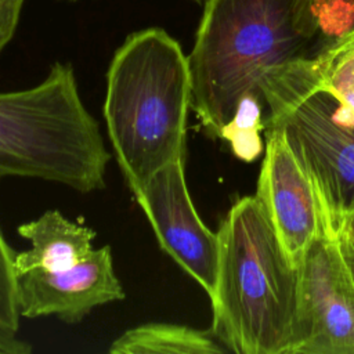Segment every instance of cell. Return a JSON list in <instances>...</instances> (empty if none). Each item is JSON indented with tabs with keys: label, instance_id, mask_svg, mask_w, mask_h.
<instances>
[{
	"label": "cell",
	"instance_id": "cell-13",
	"mask_svg": "<svg viewBox=\"0 0 354 354\" xmlns=\"http://www.w3.org/2000/svg\"><path fill=\"white\" fill-rule=\"evenodd\" d=\"M322 83L354 109V32L313 57Z\"/></svg>",
	"mask_w": 354,
	"mask_h": 354
},
{
	"label": "cell",
	"instance_id": "cell-17",
	"mask_svg": "<svg viewBox=\"0 0 354 354\" xmlns=\"http://www.w3.org/2000/svg\"><path fill=\"white\" fill-rule=\"evenodd\" d=\"M32 346L18 337V332L0 325V354H29Z\"/></svg>",
	"mask_w": 354,
	"mask_h": 354
},
{
	"label": "cell",
	"instance_id": "cell-14",
	"mask_svg": "<svg viewBox=\"0 0 354 354\" xmlns=\"http://www.w3.org/2000/svg\"><path fill=\"white\" fill-rule=\"evenodd\" d=\"M306 12L319 37V51L354 32V0H306Z\"/></svg>",
	"mask_w": 354,
	"mask_h": 354
},
{
	"label": "cell",
	"instance_id": "cell-8",
	"mask_svg": "<svg viewBox=\"0 0 354 354\" xmlns=\"http://www.w3.org/2000/svg\"><path fill=\"white\" fill-rule=\"evenodd\" d=\"M267 130L256 196L292 261L299 267L314 239L328 232L314 188L283 134L274 127Z\"/></svg>",
	"mask_w": 354,
	"mask_h": 354
},
{
	"label": "cell",
	"instance_id": "cell-6",
	"mask_svg": "<svg viewBox=\"0 0 354 354\" xmlns=\"http://www.w3.org/2000/svg\"><path fill=\"white\" fill-rule=\"evenodd\" d=\"M296 354H354V279L339 238L321 234L300 266Z\"/></svg>",
	"mask_w": 354,
	"mask_h": 354
},
{
	"label": "cell",
	"instance_id": "cell-2",
	"mask_svg": "<svg viewBox=\"0 0 354 354\" xmlns=\"http://www.w3.org/2000/svg\"><path fill=\"white\" fill-rule=\"evenodd\" d=\"M217 236L212 335L236 354H296L299 267L256 195L230 207Z\"/></svg>",
	"mask_w": 354,
	"mask_h": 354
},
{
	"label": "cell",
	"instance_id": "cell-16",
	"mask_svg": "<svg viewBox=\"0 0 354 354\" xmlns=\"http://www.w3.org/2000/svg\"><path fill=\"white\" fill-rule=\"evenodd\" d=\"M25 0H0V51L12 39Z\"/></svg>",
	"mask_w": 354,
	"mask_h": 354
},
{
	"label": "cell",
	"instance_id": "cell-1",
	"mask_svg": "<svg viewBox=\"0 0 354 354\" xmlns=\"http://www.w3.org/2000/svg\"><path fill=\"white\" fill-rule=\"evenodd\" d=\"M319 39L306 0H206L187 55L191 109L213 137L246 94L263 95L264 77L315 57Z\"/></svg>",
	"mask_w": 354,
	"mask_h": 354
},
{
	"label": "cell",
	"instance_id": "cell-7",
	"mask_svg": "<svg viewBox=\"0 0 354 354\" xmlns=\"http://www.w3.org/2000/svg\"><path fill=\"white\" fill-rule=\"evenodd\" d=\"M159 248L210 296L216 285L218 236L201 220L188 192L184 159L156 171L134 196Z\"/></svg>",
	"mask_w": 354,
	"mask_h": 354
},
{
	"label": "cell",
	"instance_id": "cell-19",
	"mask_svg": "<svg viewBox=\"0 0 354 354\" xmlns=\"http://www.w3.org/2000/svg\"><path fill=\"white\" fill-rule=\"evenodd\" d=\"M343 232H346L348 236H351L354 239V214L348 217L346 225H344V230Z\"/></svg>",
	"mask_w": 354,
	"mask_h": 354
},
{
	"label": "cell",
	"instance_id": "cell-20",
	"mask_svg": "<svg viewBox=\"0 0 354 354\" xmlns=\"http://www.w3.org/2000/svg\"><path fill=\"white\" fill-rule=\"evenodd\" d=\"M195 1H198V3H203V1H206V0H195Z\"/></svg>",
	"mask_w": 354,
	"mask_h": 354
},
{
	"label": "cell",
	"instance_id": "cell-10",
	"mask_svg": "<svg viewBox=\"0 0 354 354\" xmlns=\"http://www.w3.org/2000/svg\"><path fill=\"white\" fill-rule=\"evenodd\" d=\"M18 234L32 245L29 250L15 253L14 271H61L84 260L93 250L95 232L66 218L58 210H47L36 220L18 227Z\"/></svg>",
	"mask_w": 354,
	"mask_h": 354
},
{
	"label": "cell",
	"instance_id": "cell-11",
	"mask_svg": "<svg viewBox=\"0 0 354 354\" xmlns=\"http://www.w3.org/2000/svg\"><path fill=\"white\" fill-rule=\"evenodd\" d=\"M112 354H218L221 347L207 332L171 322H147L124 330L109 348Z\"/></svg>",
	"mask_w": 354,
	"mask_h": 354
},
{
	"label": "cell",
	"instance_id": "cell-18",
	"mask_svg": "<svg viewBox=\"0 0 354 354\" xmlns=\"http://www.w3.org/2000/svg\"><path fill=\"white\" fill-rule=\"evenodd\" d=\"M339 243H340L343 257H344L347 267L354 279V239L351 236H348L346 232H342L339 235Z\"/></svg>",
	"mask_w": 354,
	"mask_h": 354
},
{
	"label": "cell",
	"instance_id": "cell-3",
	"mask_svg": "<svg viewBox=\"0 0 354 354\" xmlns=\"http://www.w3.org/2000/svg\"><path fill=\"white\" fill-rule=\"evenodd\" d=\"M188 109L189 66L178 41L160 28L129 35L106 72L102 113L134 196L156 171L184 159Z\"/></svg>",
	"mask_w": 354,
	"mask_h": 354
},
{
	"label": "cell",
	"instance_id": "cell-15",
	"mask_svg": "<svg viewBox=\"0 0 354 354\" xmlns=\"http://www.w3.org/2000/svg\"><path fill=\"white\" fill-rule=\"evenodd\" d=\"M1 178V176H0ZM15 252L0 231V325L18 332L19 310L17 304V275L14 271Z\"/></svg>",
	"mask_w": 354,
	"mask_h": 354
},
{
	"label": "cell",
	"instance_id": "cell-4",
	"mask_svg": "<svg viewBox=\"0 0 354 354\" xmlns=\"http://www.w3.org/2000/svg\"><path fill=\"white\" fill-rule=\"evenodd\" d=\"M111 153L84 106L71 64L39 84L0 93V176L33 177L87 194L104 189Z\"/></svg>",
	"mask_w": 354,
	"mask_h": 354
},
{
	"label": "cell",
	"instance_id": "cell-9",
	"mask_svg": "<svg viewBox=\"0 0 354 354\" xmlns=\"http://www.w3.org/2000/svg\"><path fill=\"white\" fill-rule=\"evenodd\" d=\"M123 299L109 245L94 249L69 268L35 270L17 277V304L19 315L26 318L55 315L77 324L95 307Z\"/></svg>",
	"mask_w": 354,
	"mask_h": 354
},
{
	"label": "cell",
	"instance_id": "cell-12",
	"mask_svg": "<svg viewBox=\"0 0 354 354\" xmlns=\"http://www.w3.org/2000/svg\"><path fill=\"white\" fill-rule=\"evenodd\" d=\"M264 108V97L246 94L238 102L231 120L218 133V138L228 141L232 153L241 160L252 162L261 153L260 133L267 129L263 122Z\"/></svg>",
	"mask_w": 354,
	"mask_h": 354
},
{
	"label": "cell",
	"instance_id": "cell-5",
	"mask_svg": "<svg viewBox=\"0 0 354 354\" xmlns=\"http://www.w3.org/2000/svg\"><path fill=\"white\" fill-rule=\"evenodd\" d=\"M267 129H278L307 174L326 232L339 238L354 214V109L326 87L313 57L261 82Z\"/></svg>",
	"mask_w": 354,
	"mask_h": 354
}]
</instances>
